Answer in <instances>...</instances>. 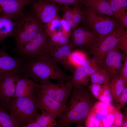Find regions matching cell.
Here are the masks:
<instances>
[{
  "label": "cell",
  "instance_id": "obj_1",
  "mask_svg": "<svg viewBox=\"0 0 127 127\" xmlns=\"http://www.w3.org/2000/svg\"><path fill=\"white\" fill-rule=\"evenodd\" d=\"M50 55H45L29 59H23L18 73L20 78L31 79L39 84L51 79L58 83L69 82L72 75L67 74L59 67Z\"/></svg>",
  "mask_w": 127,
  "mask_h": 127
},
{
  "label": "cell",
  "instance_id": "obj_2",
  "mask_svg": "<svg viewBox=\"0 0 127 127\" xmlns=\"http://www.w3.org/2000/svg\"><path fill=\"white\" fill-rule=\"evenodd\" d=\"M70 96L62 117L57 121V127L83 123L95 104L96 99L85 86L73 87Z\"/></svg>",
  "mask_w": 127,
  "mask_h": 127
},
{
  "label": "cell",
  "instance_id": "obj_3",
  "mask_svg": "<svg viewBox=\"0 0 127 127\" xmlns=\"http://www.w3.org/2000/svg\"><path fill=\"white\" fill-rule=\"evenodd\" d=\"M12 99L1 103L17 122L18 127H22L35 119L39 114L36 105L37 99L36 90L31 97Z\"/></svg>",
  "mask_w": 127,
  "mask_h": 127
},
{
  "label": "cell",
  "instance_id": "obj_4",
  "mask_svg": "<svg viewBox=\"0 0 127 127\" xmlns=\"http://www.w3.org/2000/svg\"><path fill=\"white\" fill-rule=\"evenodd\" d=\"M44 30L43 24L34 16L23 13L16 20L15 32L12 37L16 45L14 49L22 48Z\"/></svg>",
  "mask_w": 127,
  "mask_h": 127
},
{
  "label": "cell",
  "instance_id": "obj_5",
  "mask_svg": "<svg viewBox=\"0 0 127 127\" xmlns=\"http://www.w3.org/2000/svg\"><path fill=\"white\" fill-rule=\"evenodd\" d=\"M125 30L119 26L108 34L98 37L86 50L91 58L100 66L108 52L118 48L119 39Z\"/></svg>",
  "mask_w": 127,
  "mask_h": 127
},
{
  "label": "cell",
  "instance_id": "obj_6",
  "mask_svg": "<svg viewBox=\"0 0 127 127\" xmlns=\"http://www.w3.org/2000/svg\"><path fill=\"white\" fill-rule=\"evenodd\" d=\"M54 48L49 36L44 29L22 48L14 49V51L19 57L27 59L45 55L51 56Z\"/></svg>",
  "mask_w": 127,
  "mask_h": 127
},
{
  "label": "cell",
  "instance_id": "obj_7",
  "mask_svg": "<svg viewBox=\"0 0 127 127\" xmlns=\"http://www.w3.org/2000/svg\"><path fill=\"white\" fill-rule=\"evenodd\" d=\"M85 20L88 28L98 37L110 33L120 26L116 19L101 14L85 7Z\"/></svg>",
  "mask_w": 127,
  "mask_h": 127
},
{
  "label": "cell",
  "instance_id": "obj_8",
  "mask_svg": "<svg viewBox=\"0 0 127 127\" xmlns=\"http://www.w3.org/2000/svg\"><path fill=\"white\" fill-rule=\"evenodd\" d=\"M31 4L34 16L43 24L59 18V13L63 6L45 0H33Z\"/></svg>",
  "mask_w": 127,
  "mask_h": 127
},
{
  "label": "cell",
  "instance_id": "obj_9",
  "mask_svg": "<svg viewBox=\"0 0 127 127\" xmlns=\"http://www.w3.org/2000/svg\"><path fill=\"white\" fill-rule=\"evenodd\" d=\"M36 87L42 89L49 96L66 107L67 100L73 88L69 82L55 84L50 80L42 84L36 83Z\"/></svg>",
  "mask_w": 127,
  "mask_h": 127
},
{
  "label": "cell",
  "instance_id": "obj_10",
  "mask_svg": "<svg viewBox=\"0 0 127 127\" xmlns=\"http://www.w3.org/2000/svg\"><path fill=\"white\" fill-rule=\"evenodd\" d=\"M37 99L36 105L38 109L52 114L58 118L63 116L66 107L47 94L42 89L36 87Z\"/></svg>",
  "mask_w": 127,
  "mask_h": 127
},
{
  "label": "cell",
  "instance_id": "obj_11",
  "mask_svg": "<svg viewBox=\"0 0 127 127\" xmlns=\"http://www.w3.org/2000/svg\"><path fill=\"white\" fill-rule=\"evenodd\" d=\"M4 44L0 49V79L7 76L17 74L23 60L21 57H13L9 55Z\"/></svg>",
  "mask_w": 127,
  "mask_h": 127
},
{
  "label": "cell",
  "instance_id": "obj_12",
  "mask_svg": "<svg viewBox=\"0 0 127 127\" xmlns=\"http://www.w3.org/2000/svg\"><path fill=\"white\" fill-rule=\"evenodd\" d=\"M69 43L73 49L78 48L86 50L95 41L97 37L87 28H76L71 32Z\"/></svg>",
  "mask_w": 127,
  "mask_h": 127
},
{
  "label": "cell",
  "instance_id": "obj_13",
  "mask_svg": "<svg viewBox=\"0 0 127 127\" xmlns=\"http://www.w3.org/2000/svg\"><path fill=\"white\" fill-rule=\"evenodd\" d=\"M33 0H0V15L7 16L15 19L23 13V10Z\"/></svg>",
  "mask_w": 127,
  "mask_h": 127
},
{
  "label": "cell",
  "instance_id": "obj_14",
  "mask_svg": "<svg viewBox=\"0 0 127 127\" xmlns=\"http://www.w3.org/2000/svg\"><path fill=\"white\" fill-rule=\"evenodd\" d=\"M120 50L116 48L110 51L101 65V67L107 71L110 77L119 73L123 64L122 61L124 58Z\"/></svg>",
  "mask_w": 127,
  "mask_h": 127
},
{
  "label": "cell",
  "instance_id": "obj_15",
  "mask_svg": "<svg viewBox=\"0 0 127 127\" xmlns=\"http://www.w3.org/2000/svg\"><path fill=\"white\" fill-rule=\"evenodd\" d=\"M73 48L68 44L54 47L51 56L57 62L60 64L66 70L72 73L74 69L70 61V57Z\"/></svg>",
  "mask_w": 127,
  "mask_h": 127
},
{
  "label": "cell",
  "instance_id": "obj_16",
  "mask_svg": "<svg viewBox=\"0 0 127 127\" xmlns=\"http://www.w3.org/2000/svg\"><path fill=\"white\" fill-rule=\"evenodd\" d=\"M20 78L14 74L0 79V101L2 103L9 101L14 94L16 82Z\"/></svg>",
  "mask_w": 127,
  "mask_h": 127
},
{
  "label": "cell",
  "instance_id": "obj_17",
  "mask_svg": "<svg viewBox=\"0 0 127 127\" xmlns=\"http://www.w3.org/2000/svg\"><path fill=\"white\" fill-rule=\"evenodd\" d=\"M36 84L31 79L20 78L16 82L15 93L11 98L32 97L36 91Z\"/></svg>",
  "mask_w": 127,
  "mask_h": 127
},
{
  "label": "cell",
  "instance_id": "obj_18",
  "mask_svg": "<svg viewBox=\"0 0 127 127\" xmlns=\"http://www.w3.org/2000/svg\"><path fill=\"white\" fill-rule=\"evenodd\" d=\"M80 1L81 4L84 7L91 8L101 14L115 18L107 0H80Z\"/></svg>",
  "mask_w": 127,
  "mask_h": 127
},
{
  "label": "cell",
  "instance_id": "obj_19",
  "mask_svg": "<svg viewBox=\"0 0 127 127\" xmlns=\"http://www.w3.org/2000/svg\"><path fill=\"white\" fill-rule=\"evenodd\" d=\"M16 19L0 15V44L9 36L13 37L15 32Z\"/></svg>",
  "mask_w": 127,
  "mask_h": 127
},
{
  "label": "cell",
  "instance_id": "obj_20",
  "mask_svg": "<svg viewBox=\"0 0 127 127\" xmlns=\"http://www.w3.org/2000/svg\"><path fill=\"white\" fill-rule=\"evenodd\" d=\"M109 84L113 101L116 105L119 96L125 87L119 73L110 77Z\"/></svg>",
  "mask_w": 127,
  "mask_h": 127
},
{
  "label": "cell",
  "instance_id": "obj_21",
  "mask_svg": "<svg viewBox=\"0 0 127 127\" xmlns=\"http://www.w3.org/2000/svg\"><path fill=\"white\" fill-rule=\"evenodd\" d=\"M71 79L69 82L73 87L85 86L90 80L89 76L83 71L81 66L76 67L72 73Z\"/></svg>",
  "mask_w": 127,
  "mask_h": 127
},
{
  "label": "cell",
  "instance_id": "obj_22",
  "mask_svg": "<svg viewBox=\"0 0 127 127\" xmlns=\"http://www.w3.org/2000/svg\"><path fill=\"white\" fill-rule=\"evenodd\" d=\"M57 118L55 115L48 112H41L35 118V120L40 127H53L56 126Z\"/></svg>",
  "mask_w": 127,
  "mask_h": 127
},
{
  "label": "cell",
  "instance_id": "obj_23",
  "mask_svg": "<svg viewBox=\"0 0 127 127\" xmlns=\"http://www.w3.org/2000/svg\"><path fill=\"white\" fill-rule=\"evenodd\" d=\"M0 127H18L17 122L0 102Z\"/></svg>",
  "mask_w": 127,
  "mask_h": 127
},
{
  "label": "cell",
  "instance_id": "obj_24",
  "mask_svg": "<svg viewBox=\"0 0 127 127\" xmlns=\"http://www.w3.org/2000/svg\"><path fill=\"white\" fill-rule=\"evenodd\" d=\"M107 0L110 5L116 19L127 11V0Z\"/></svg>",
  "mask_w": 127,
  "mask_h": 127
},
{
  "label": "cell",
  "instance_id": "obj_25",
  "mask_svg": "<svg viewBox=\"0 0 127 127\" xmlns=\"http://www.w3.org/2000/svg\"><path fill=\"white\" fill-rule=\"evenodd\" d=\"M89 77L91 83L101 84L109 81L110 78V75L107 71L101 67Z\"/></svg>",
  "mask_w": 127,
  "mask_h": 127
},
{
  "label": "cell",
  "instance_id": "obj_26",
  "mask_svg": "<svg viewBox=\"0 0 127 127\" xmlns=\"http://www.w3.org/2000/svg\"><path fill=\"white\" fill-rule=\"evenodd\" d=\"M87 57L86 54L83 51L74 49L70 57V62L73 67L74 66L76 67L81 66Z\"/></svg>",
  "mask_w": 127,
  "mask_h": 127
},
{
  "label": "cell",
  "instance_id": "obj_27",
  "mask_svg": "<svg viewBox=\"0 0 127 127\" xmlns=\"http://www.w3.org/2000/svg\"><path fill=\"white\" fill-rule=\"evenodd\" d=\"M84 72L89 76L101 67L91 58L87 57L81 65Z\"/></svg>",
  "mask_w": 127,
  "mask_h": 127
},
{
  "label": "cell",
  "instance_id": "obj_28",
  "mask_svg": "<svg viewBox=\"0 0 127 127\" xmlns=\"http://www.w3.org/2000/svg\"><path fill=\"white\" fill-rule=\"evenodd\" d=\"M71 8L73 11V21L76 28L84 17L85 7L80 4L72 6Z\"/></svg>",
  "mask_w": 127,
  "mask_h": 127
},
{
  "label": "cell",
  "instance_id": "obj_29",
  "mask_svg": "<svg viewBox=\"0 0 127 127\" xmlns=\"http://www.w3.org/2000/svg\"><path fill=\"white\" fill-rule=\"evenodd\" d=\"M61 10L62 12V19L65 20L70 27L71 31L76 28L73 17L71 7L67 5L63 6Z\"/></svg>",
  "mask_w": 127,
  "mask_h": 127
},
{
  "label": "cell",
  "instance_id": "obj_30",
  "mask_svg": "<svg viewBox=\"0 0 127 127\" xmlns=\"http://www.w3.org/2000/svg\"><path fill=\"white\" fill-rule=\"evenodd\" d=\"M87 86L94 97L99 100L104 91L103 85H102L98 83H91L90 85H87Z\"/></svg>",
  "mask_w": 127,
  "mask_h": 127
},
{
  "label": "cell",
  "instance_id": "obj_31",
  "mask_svg": "<svg viewBox=\"0 0 127 127\" xmlns=\"http://www.w3.org/2000/svg\"><path fill=\"white\" fill-rule=\"evenodd\" d=\"M109 80L103 84L104 87V91L99 100L101 102L109 103L113 101L112 96L110 87Z\"/></svg>",
  "mask_w": 127,
  "mask_h": 127
},
{
  "label": "cell",
  "instance_id": "obj_32",
  "mask_svg": "<svg viewBox=\"0 0 127 127\" xmlns=\"http://www.w3.org/2000/svg\"><path fill=\"white\" fill-rule=\"evenodd\" d=\"M118 48L125 56L127 54V30H125L119 40Z\"/></svg>",
  "mask_w": 127,
  "mask_h": 127
},
{
  "label": "cell",
  "instance_id": "obj_33",
  "mask_svg": "<svg viewBox=\"0 0 127 127\" xmlns=\"http://www.w3.org/2000/svg\"><path fill=\"white\" fill-rule=\"evenodd\" d=\"M60 23V20L59 18L54 19L49 23L43 25L44 30L48 36L50 34L57 31L56 28Z\"/></svg>",
  "mask_w": 127,
  "mask_h": 127
},
{
  "label": "cell",
  "instance_id": "obj_34",
  "mask_svg": "<svg viewBox=\"0 0 127 127\" xmlns=\"http://www.w3.org/2000/svg\"><path fill=\"white\" fill-rule=\"evenodd\" d=\"M127 103V86L124 89L119 96L118 99L116 108L120 110L126 105Z\"/></svg>",
  "mask_w": 127,
  "mask_h": 127
},
{
  "label": "cell",
  "instance_id": "obj_35",
  "mask_svg": "<svg viewBox=\"0 0 127 127\" xmlns=\"http://www.w3.org/2000/svg\"><path fill=\"white\" fill-rule=\"evenodd\" d=\"M51 3L63 6H74L81 4L80 0H45Z\"/></svg>",
  "mask_w": 127,
  "mask_h": 127
},
{
  "label": "cell",
  "instance_id": "obj_36",
  "mask_svg": "<svg viewBox=\"0 0 127 127\" xmlns=\"http://www.w3.org/2000/svg\"><path fill=\"white\" fill-rule=\"evenodd\" d=\"M123 64L120 70L119 73L124 82L125 86H127V56L124 58Z\"/></svg>",
  "mask_w": 127,
  "mask_h": 127
},
{
  "label": "cell",
  "instance_id": "obj_37",
  "mask_svg": "<svg viewBox=\"0 0 127 127\" xmlns=\"http://www.w3.org/2000/svg\"><path fill=\"white\" fill-rule=\"evenodd\" d=\"M114 114V120L113 126L120 127L123 118V114L120 110L115 109Z\"/></svg>",
  "mask_w": 127,
  "mask_h": 127
},
{
  "label": "cell",
  "instance_id": "obj_38",
  "mask_svg": "<svg viewBox=\"0 0 127 127\" xmlns=\"http://www.w3.org/2000/svg\"><path fill=\"white\" fill-rule=\"evenodd\" d=\"M120 26L123 28L127 30V11L122 14L117 19Z\"/></svg>",
  "mask_w": 127,
  "mask_h": 127
},
{
  "label": "cell",
  "instance_id": "obj_39",
  "mask_svg": "<svg viewBox=\"0 0 127 127\" xmlns=\"http://www.w3.org/2000/svg\"><path fill=\"white\" fill-rule=\"evenodd\" d=\"M69 38L64 35L61 36L58 43L55 47L64 45L68 44L69 42Z\"/></svg>",
  "mask_w": 127,
  "mask_h": 127
},
{
  "label": "cell",
  "instance_id": "obj_40",
  "mask_svg": "<svg viewBox=\"0 0 127 127\" xmlns=\"http://www.w3.org/2000/svg\"><path fill=\"white\" fill-rule=\"evenodd\" d=\"M22 127H40L35 120H33L28 123Z\"/></svg>",
  "mask_w": 127,
  "mask_h": 127
},
{
  "label": "cell",
  "instance_id": "obj_41",
  "mask_svg": "<svg viewBox=\"0 0 127 127\" xmlns=\"http://www.w3.org/2000/svg\"><path fill=\"white\" fill-rule=\"evenodd\" d=\"M126 111L123 113V118L121 127H127V113Z\"/></svg>",
  "mask_w": 127,
  "mask_h": 127
},
{
  "label": "cell",
  "instance_id": "obj_42",
  "mask_svg": "<svg viewBox=\"0 0 127 127\" xmlns=\"http://www.w3.org/2000/svg\"></svg>",
  "mask_w": 127,
  "mask_h": 127
}]
</instances>
